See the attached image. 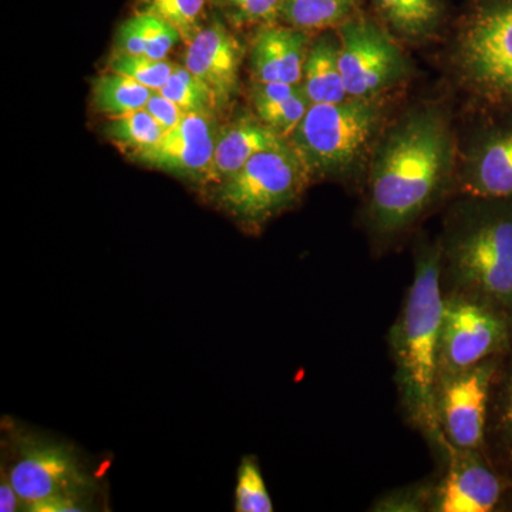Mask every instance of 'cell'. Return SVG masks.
Wrapping results in <instances>:
<instances>
[{"instance_id": "20", "label": "cell", "mask_w": 512, "mask_h": 512, "mask_svg": "<svg viewBox=\"0 0 512 512\" xmlns=\"http://www.w3.org/2000/svg\"><path fill=\"white\" fill-rule=\"evenodd\" d=\"M178 42H181L180 35L168 23L144 13H134L120 25L116 52L167 60Z\"/></svg>"}, {"instance_id": "7", "label": "cell", "mask_w": 512, "mask_h": 512, "mask_svg": "<svg viewBox=\"0 0 512 512\" xmlns=\"http://www.w3.org/2000/svg\"><path fill=\"white\" fill-rule=\"evenodd\" d=\"M511 348V315L474 296L444 293L439 375L464 372L500 359Z\"/></svg>"}, {"instance_id": "22", "label": "cell", "mask_w": 512, "mask_h": 512, "mask_svg": "<svg viewBox=\"0 0 512 512\" xmlns=\"http://www.w3.org/2000/svg\"><path fill=\"white\" fill-rule=\"evenodd\" d=\"M355 8L356 0H284L281 19L291 28L315 32L342 25Z\"/></svg>"}, {"instance_id": "21", "label": "cell", "mask_w": 512, "mask_h": 512, "mask_svg": "<svg viewBox=\"0 0 512 512\" xmlns=\"http://www.w3.org/2000/svg\"><path fill=\"white\" fill-rule=\"evenodd\" d=\"M383 18L407 39L429 36L439 26L440 0H375Z\"/></svg>"}, {"instance_id": "18", "label": "cell", "mask_w": 512, "mask_h": 512, "mask_svg": "<svg viewBox=\"0 0 512 512\" xmlns=\"http://www.w3.org/2000/svg\"><path fill=\"white\" fill-rule=\"evenodd\" d=\"M251 99L256 117L285 140H289L311 107L302 86L295 84L255 82Z\"/></svg>"}, {"instance_id": "15", "label": "cell", "mask_w": 512, "mask_h": 512, "mask_svg": "<svg viewBox=\"0 0 512 512\" xmlns=\"http://www.w3.org/2000/svg\"><path fill=\"white\" fill-rule=\"evenodd\" d=\"M460 185L466 197L512 202V130L491 134L477 144Z\"/></svg>"}, {"instance_id": "25", "label": "cell", "mask_w": 512, "mask_h": 512, "mask_svg": "<svg viewBox=\"0 0 512 512\" xmlns=\"http://www.w3.org/2000/svg\"><path fill=\"white\" fill-rule=\"evenodd\" d=\"M103 131L111 143L116 144L121 151L130 153V156L153 146L165 133L164 128L146 109L110 117Z\"/></svg>"}, {"instance_id": "29", "label": "cell", "mask_w": 512, "mask_h": 512, "mask_svg": "<svg viewBox=\"0 0 512 512\" xmlns=\"http://www.w3.org/2000/svg\"><path fill=\"white\" fill-rule=\"evenodd\" d=\"M434 476L392 488L370 505L373 512H431Z\"/></svg>"}, {"instance_id": "14", "label": "cell", "mask_w": 512, "mask_h": 512, "mask_svg": "<svg viewBox=\"0 0 512 512\" xmlns=\"http://www.w3.org/2000/svg\"><path fill=\"white\" fill-rule=\"evenodd\" d=\"M309 47L308 33L303 30L265 26L251 47V73L255 82L301 86Z\"/></svg>"}, {"instance_id": "9", "label": "cell", "mask_w": 512, "mask_h": 512, "mask_svg": "<svg viewBox=\"0 0 512 512\" xmlns=\"http://www.w3.org/2000/svg\"><path fill=\"white\" fill-rule=\"evenodd\" d=\"M439 467L431 512H493L512 507V483L484 451L448 444Z\"/></svg>"}, {"instance_id": "32", "label": "cell", "mask_w": 512, "mask_h": 512, "mask_svg": "<svg viewBox=\"0 0 512 512\" xmlns=\"http://www.w3.org/2000/svg\"><path fill=\"white\" fill-rule=\"evenodd\" d=\"M0 511H22L19 495L16 493L15 487L10 481L9 471H5V467H2V476H0Z\"/></svg>"}, {"instance_id": "17", "label": "cell", "mask_w": 512, "mask_h": 512, "mask_svg": "<svg viewBox=\"0 0 512 512\" xmlns=\"http://www.w3.org/2000/svg\"><path fill=\"white\" fill-rule=\"evenodd\" d=\"M484 453L512 483V348L501 357L495 373Z\"/></svg>"}, {"instance_id": "3", "label": "cell", "mask_w": 512, "mask_h": 512, "mask_svg": "<svg viewBox=\"0 0 512 512\" xmlns=\"http://www.w3.org/2000/svg\"><path fill=\"white\" fill-rule=\"evenodd\" d=\"M437 244L443 293L474 296L512 316V202L467 197Z\"/></svg>"}, {"instance_id": "10", "label": "cell", "mask_w": 512, "mask_h": 512, "mask_svg": "<svg viewBox=\"0 0 512 512\" xmlns=\"http://www.w3.org/2000/svg\"><path fill=\"white\" fill-rule=\"evenodd\" d=\"M500 359L437 377L436 414L444 440L461 450L484 451L491 390Z\"/></svg>"}, {"instance_id": "30", "label": "cell", "mask_w": 512, "mask_h": 512, "mask_svg": "<svg viewBox=\"0 0 512 512\" xmlns=\"http://www.w3.org/2000/svg\"><path fill=\"white\" fill-rule=\"evenodd\" d=\"M232 25H272L281 18L284 0H211Z\"/></svg>"}, {"instance_id": "11", "label": "cell", "mask_w": 512, "mask_h": 512, "mask_svg": "<svg viewBox=\"0 0 512 512\" xmlns=\"http://www.w3.org/2000/svg\"><path fill=\"white\" fill-rule=\"evenodd\" d=\"M458 62L478 89L512 99V0L473 16L461 33Z\"/></svg>"}, {"instance_id": "8", "label": "cell", "mask_w": 512, "mask_h": 512, "mask_svg": "<svg viewBox=\"0 0 512 512\" xmlns=\"http://www.w3.org/2000/svg\"><path fill=\"white\" fill-rule=\"evenodd\" d=\"M339 67L350 99L375 100L406 74L400 47L375 22L352 16L339 26Z\"/></svg>"}, {"instance_id": "5", "label": "cell", "mask_w": 512, "mask_h": 512, "mask_svg": "<svg viewBox=\"0 0 512 512\" xmlns=\"http://www.w3.org/2000/svg\"><path fill=\"white\" fill-rule=\"evenodd\" d=\"M373 100L311 104L289 143L311 178L343 177L363 160L379 128Z\"/></svg>"}, {"instance_id": "12", "label": "cell", "mask_w": 512, "mask_h": 512, "mask_svg": "<svg viewBox=\"0 0 512 512\" xmlns=\"http://www.w3.org/2000/svg\"><path fill=\"white\" fill-rule=\"evenodd\" d=\"M218 133L214 114L188 113L156 144L130 158L146 167L207 185Z\"/></svg>"}, {"instance_id": "4", "label": "cell", "mask_w": 512, "mask_h": 512, "mask_svg": "<svg viewBox=\"0 0 512 512\" xmlns=\"http://www.w3.org/2000/svg\"><path fill=\"white\" fill-rule=\"evenodd\" d=\"M8 468L22 511L80 512L94 507L99 483L72 447L26 434L16 437Z\"/></svg>"}, {"instance_id": "2", "label": "cell", "mask_w": 512, "mask_h": 512, "mask_svg": "<svg viewBox=\"0 0 512 512\" xmlns=\"http://www.w3.org/2000/svg\"><path fill=\"white\" fill-rule=\"evenodd\" d=\"M443 303L439 244L420 245L414 256L412 282L389 330L387 343L404 420L419 431L437 461L448 446L437 421L434 402Z\"/></svg>"}, {"instance_id": "26", "label": "cell", "mask_w": 512, "mask_h": 512, "mask_svg": "<svg viewBox=\"0 0 512 512\" xmlns=\"http://www.w3.org/2000/svg\"><path fill=\"white\" fill-rule=\"evenodd\" d=\"M157 92L180 106L185 113H204L215 116V113L220 110L211 90L185 66L175 64L170 79Z\"/></svg>"}, {"instance_id": "24", "label": "cell", "mask_w": 512, "mask_h": 512, "mask_svg": "<svg viewBox=\"0 0 512 512\" xmlns=\"http://www.w3.org/2000/svg\"><path fill=\"white\" fill-rule=\"evenodd\" d=\"M207 3L208 0H137L136 13L168 23L187 46L207 23Z\"/></svg>"}, {"instance_id": "13", "label": "cell", "mask_w": 512, "mask_h": 512, "mask_svg": "<svg viewBox=\"0 0 512 512\" xmlns=\"http://www.w3.org/2000/svg\"><path fill=\"white\" fill-rule=\"evenodd\" d=\"M241 62L242 47L237 37L220 20L205 23L184 55V66L211 90L220 110L238 92Z\"/></svg>"}, {"instance_id": "23", "label": "cell", "mask_w": 512, "mask_h": 512, "mask_svg": "<svg viewBox=\"0 0 512 512\" xmlns=\"http://www.w3.org/2000/svg\"><path fill=\"white\" fill-rule=\"evenodd\" d=\"M153 93L136 80L110 72L94 80L93 106L109 117L123 116L144 109Z\"/></svg>"}, {"instance_id": "27", "label": "cell", "mask_w": 512, "mask_h": 512, "mask_svg": "<svg viewBox=\"0 0 512 512\" xmlns=\"http://www.w3.org/2000/svg\"><path fill=\"white\" fill-rule=\"evenodd\" d=\"M234 510L237 512H272L271 494L266 487L262 476L258 458L245 456L241 460L237 471V484H235Z\"/></svg>"}, {"instance_id": "19", "label": "cell", "mask_w": 512, "mask_h": 512, "mask_svg": "<svg viewBox=\"0 0 512 512\" xmlns=\"http://www.w3.org/2000/svg\"><path fill=\"white\" fill-rule=\"evenodd\" d=\"M302 90L311 104L350 99L339 67V43L322 37L309 47L303 66Z\"/></svg>"}, {"instance_id": "1", "label": "cell", "mask_w": 512, "mask_h": 512, "mask_svg": "<svg viewBox=\"0 0 512 512\" xmlns=\"http://www.w3.org/2000/svg\"><path fill=\"white\" fill-rule=\"evenodd\" d=\"M453 137L436 109L404 117L376 150L367 183L366 225L399 237L440 200L453 170Z\"/></svg>"}, {"instance_id": "28", "label": "cell", "mask_w": 512, "mask_h": 512, "mask_svg": "<svg viewBox=\"0 0 512 512\" xmlns=\"http://www.w3.org/2000/svg\"><path fill=\"white\" fill-rule=\"evenodd\" d=\"M175 64L168 60H156L147 56L127 55L114 52L110 59V72L136 80L148 89L157 92L173 74Z\"/></svg>"}, {"instance_id": "16", "label": "cell", "mask_w": 512, "mask_h": 512, "mask_svg": "<svg viewBox=\"0 0 512 512\" xmlns=\"http://www.w3.org/2000/svg\"><path fill=\"white\" fill-rule=\"evenodd\" d=\"M286 141L288 140L266 127L258 117H242L221 127L207 185L218 187L237 174L256 154L281 146Z\"/></svg>"}, {"instance_id": "31", "label": "cell", "mask_w": 512, "mask_h": 512, "mask_svg": "<svg viewBox=\"0 0 512 512\" xmlns=\"http://www.w3.org/2000/svg\"><path fill=\"white\" fill-rule=\"evenodd\" d=\"M157 120V123L164 128L165 131L171 130L184 120L188 113H185L180 106L168 100L163 94L154 92L151 94L150 100L144 107Z\"/></svg>"}, {"instance_id": "6", "label": "cell", "mask_w": 512, "mask_h": 512, "mask_svg": "<svg viewBox=\"0 0 512 512\" xmlns=\"http://www.w3.org/2000/svg\"><path fill=\"white\" fill-rule=\"evenodd\" d=\"M312 178L289 141L256 154L214 188V201L248 231H259L293 207Z\"/></svg>"}]
</instances>
